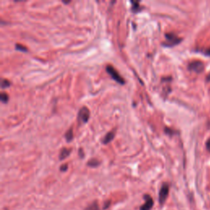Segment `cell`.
I'll list each match as a JSON object with an SVG mask.
<instances>
[{
	"label": "cell",
	"instance_id": "cell-1",
	"mask_svg": "<svg viewBox=\"0 0 210 210\" xmlns=\"http://www.w3.org/2000/svg\"><path fill=\"white\" fill-rule=\"evenodd\" d=\"M165 38H166V40L162 43L164 47H173V46H175L179 43H181L182 40L181 38H179L174 33H167L165 35Z\"/></svg>",
	"mask_w": 210,
	"mask_h": 210
},
{
	"label": "cell",
	"instance_id": "cell-2",
	"mask_svg": "<svg viewBox=\"0 0 210 210\" xmlns=\"http://www.w3.org/2000/svg\"><path fill=\"white\" fill-rule=\"evenodd\" d=\"M106 71H107V72H108V74L111 77H112V79H113L115 81H117L118 83L119 84H121V85H123L125 84V81H124V79L122 77V75H120L118 73V71L116 70L114 67H113V66H110V65H108L107 66V67H106Z\"/></svg>",
	"mask_w": 210,
	"mask_h": 210
},
{
	"label": "cell",
	"instance_id": "cell-3",
	"mask_svg": "<svg viewBox=\"0 0 210 210\" xmlns=\"http://www.w3.org/2000/svg\"><path fill=\"white\" fill-rule=\"evenodd\" d=\"M168 193H169V186H168V184H162L161 189L159 190V194H158V201H159V204L161 205H162L165 203L167 196H168Z\"/></svg>",
	"mask_w": 210,
	"mask_h": 210
},
{
	"label": "cell",
	"instance_id": "cell-4",
	"mask_svg": "<svg viewBox=\"0 0 210 210\" xmlns=\"http://www.w3.org/2000/svg\"><path fill=\"white\" fill-rule=\"evenodd\" d=\"M90 118V110L86 107L81 108L78 112L77 119L80 123H86Z\"/></svg>",
	"mask_w": 210,
	"mask_h": 210
},
{
	"label": "cell",
	"instance_id": "cell-5",
	"mask_svg": "<svg viewBox=\"0 0 210 210\" xmlns=\"http://www.w3.org/2000/svg\"><path fill=\"white\" fill-rule=\"evenodd\" d=\"M204 63L200 61H193L188 65V69L191 71H194L196 73H200L204 71Z\"/></svg>",
	"mask_w": 210,
	"mask_h": 210
},
{
	"label": "cell",
	"instance_id": "cell-6",
	"mask_svg": "<svg viewBox=\"0 0 210 210\" xmlns=\"http://www.w3.org/2000/svg\"><path fill=\"white\" fill-rule=\"evenodd\" d=\"M144 199L145 200V203L140 206V210H151L154 206V200L150 194H145Z\"/></svg>",
	"mask_w": 210,
	"mask_h": 210
},
{
	"label": "cell",
	"instance_id": "cell-7",
	"mask_svg": "<svg viewBox=\"0 0 210 210\" xmlns=\"http://www.w3.org/2000/svg\"><path fill=\"white\" fill-rule=\"evenodd\" d=\"M114 136H115V131H110V132L107 133L103 139V144L108 145V143H110L113 140Z\"/></svg>",
	"mask_w": 210,
	"mask_h": 210
},
{
	"label": "cell",
	"instance_id": "cell-8",
	"mask_svg": "<svg viewBox=\"0 0 210 210\" xmlns=\"http://www.w3.org/2000/svg\"><path fill=\"white\" fill-rule=\"evenodd\" d=\"M70 154H71V150H69V149H67V148L62 149L61 151H60L59 154V159L60 160H63V159H65L66 158H67V157L69 156Z\"/></svg>",
	"mask_w": 210,
	"mask_h": 210
},
{
	"label": "cell",
	"instance_id": "cell-9",
	"mask_svg": "<svg viewBox=\"0 0 210 210\" xmlns=\"http://www.w3.org/2000/svg\"><path fill=\"white\" fill-rule=\"evenodd\" d=\"M131 10L133 12H139L141 10V6L138 1H131Z\"/></svg>",
	"mask_w": 210,
	"mask_h": 210
},
{
	"label": "cell",
	"instance_id": "cell-10",
	"mask_svg": "<svg viewBox=\"0 0 210 210\" xmlns=\"http://www.w3.org/2000/svg\"><path fill=\"white\" fill-rule=\"evenodd\" d=\"M65 139L67 140V142H68V143L73 140V130H72V128H70V129L66 132V134H65Z\"/></svg>",
	"mask_w": 210,
	"mask_h": 210
},
{
	"label": "cell",
	"instance_id": "cell-11",
	"mask_svg": "<svg viewBox=\"0 0 210 210\" xmlns=\"http://www.w3.org/2000/svg\"><path fill=\"white\" fill-rule=\"evenodd\" d=\"M85 210H99V206L97 204L96 201L93 202L92 204L89 205Z\"/></svg>",
	"mask_w": 210,
	"mask_h": 210
},
{
	"label": "cell",
	"instance_id": "cell-12",
	"mask_svg": "<svg viewBox=\"0 0 210 210\" xmlns=\"http://www.w3.org/2000/svg\"><path fill=\"white\" fill-rule=\"evenodd\" d=\"M87 165H88L89 167H96L99 165V160H97L96 158H92V159H90V161L88 162Z\"/></svg>",
	"mask_w": 210,
	"mask_h": 210
},
{
	"label": "cell",
	"instance_id": "cell-13",
	"mask_svg": "<svg viewBox=\"0 0 210 210\" xmlns=\"http://www.w3.org/2000/svg\"><path fill=\"white\" fill-rule=\"evenodd\" d=\"M8 99H9V96H8V94L7 93H5V92H2L1 93V94H0V99H1L2 103H7L8 102Z\"/></svg>",
	"mask_w": 210,
	"mask_h": 210
},
{
	"label": "cell",
	"instance_id": "cell-14",
	"mask_svg": "<svg viewBox=\"0 0 210 210\" xmlns=\"http://www.w3.org/2000/svg\"><path fill=\"white\" fill-rule=\"evenodd\" d=\"M11 86V83L10 81L7 79H2L1 81V87L2 89H6V88H8V87Z\"/></svg>",
	"mask_w": 210,
	"mask_h": 210
},
{
	"label": "cell",
	"instance_id": "cell-15",
	"mask_svg": "<svg viewBox=\"0 0 210 210\" xmlns=\"http://www.w3.org/2000/svg\"><path fill=\"white\" fill-rule=\"evenodd\" d=\"M16 49L19 50V51H22V52H27V48L22 44H16Z\"/></svg>",
	"mask_w": 210,
	"mask_h": 210
},
{
	"label": "cell",
	"instance_id": "cell-16",
	"mask_svg": "<svg viewBox=\"0 0 210 210\" xmlns=\"http://www.w3.org/2000/svg\"><path fill=\"white\" fill-rule=\"evenodd\" d=\"M165 133L166 134H167V135H173V134H174V131H173V130H171V129H169V128H167V127H165Z\"/></svg>",
	"mask_w": 210,
	"mask_h": 210
},
{
	"label": "cell",
	"instance_id": "cell-17",
	"mask_svg": "<svg viewBox=\"0 0 210 210\" xmlns=\"http://www.w3.org/2000/svg\"><path fill=\"white\" fill-rule=\"evenodd\" d=\"M67 168H68V165L66 163V164H63L60 167V170H61V172H66L67 170Z\"/></svg>",
	"mask_w": 210,
	"mask_h": 210
},
{
	"label": "cell",
	"instance_id": "cell-18",
	"mask_svg": "<svg viewBox=\"0 0 210 210\" xmlns=\"http://www.w3.org/2000/svg\"><path fill=\"white\" fill-rule=\"evenodd\" d=\"M110 205H111V202L110 201H107L105 204H104V205H103V209H108V207L110 206Z\"/></svg>",
	"mask_w": 210,
	"mask_h": 210
},
{
	"label": "cell",
	"instance_id": "cell-19",
	"mask_svg": "<svg viewBox=\"0 0 210 210\" xmlns=\"http://www.w3.org/2000/svg\"><path fill=\"white\" fill-rule=\"evenodd\" d=\"M206 148L208 149V150L210 152V139L208 141H207V143H206Z\"/></svg>",
	"mask_w": 210,
	"mask_h": 210
},
{
	"label": "cell",
	"instance_id": "cell-20",
	"mask_svg": "<svg viewBox=\"0 0 210 210\" xmlns=\"http://www.w3.org/2000/svg\"><path fill=\"white\" fill-rule=\"evenodd\" d=\"M79 155L81 156V158H83V157H84V153H83V151H82V149H80V150H79Z\"/></svg>",
	"mask_w": 210,
	"mask_h": 210
},
{
	"label": "cell",
	"instance_id": "cell-21",
	"mask_svg": "<svg viewBox=\"0 0 210 210\" xmlns=\"http://www.w3.org/2000/svg\"><path fill=\"white\" fill-rule=\"evenodd\" d=\"M205 54H206V55H210V48L205 50Z\"/></svg>",
	"mask_w": 210,
	"mask_h": 210
},
{
	"label": "cell",
	"instance_id": "cell-22",
	"mask_svg": "<svg viewBox=\"0 0 210 210\" xmlns=\"http://www.w3.org/2000/svg\"><path fill=\"white\" fill-rule=\"evenodd\" d=\"M207 81H210V74L207 76Z\"/></svg>",
	"mask_w": 210,
	"mask_h": 210
},
{
	"label": "cell",
	"instance_id": "cell-23",
	"mask_svg": "<svg viewBox=\"0 0 210 210\" xmlns=\"http://www.w3.org/2000/svg\"><path fill=\"white\" fill-rule=\"evenodd\" d=\"M70 3V2H66V1H63V3H67H67Z\"/></svg>",
	"mask_w": 210,
	"mask_h": 210
},
{
	"label": "cell",
	"instance_id": "cell-24",
	"mask_svg": "<svg viewBox=\"0 0 210 210\" xmlns=\"http://www.w3.org/2000/svg\"><path fill=\"white\" fill-rule=\"evenodd\" d=\"M5 210H7V209H5Z\"/></svg>",
	"mask_w": 210,
	"mask_h": 210
}]
</instances>
